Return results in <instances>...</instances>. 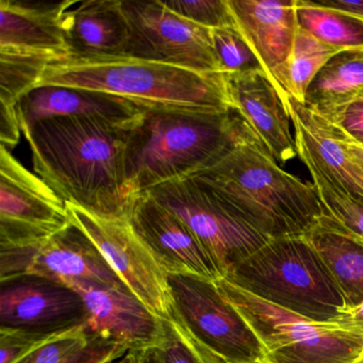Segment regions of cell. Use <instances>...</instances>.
Returning <instances> with one entry per match:
<instances>
[{
    "label": "cell",
    "mask_w": 363,
    "mask_h": 363,
    "mask_svg": "<svg viewBox=\"0 0 363 363\" xmlns=\"http://www.w3.org/2000/svg\"><path fill=\"white\" fill-rule=\"evenodd\" d=\"M129 129L97 118L59 116L22 133L33 172L65 203L107 218H126L138 196L127 182Z\"/></svg>",
    "instance_id": "obj_1"
},
{
    "label": "cell",
    "mask_w": 363,
    "mask_h": 363,
    "mask_svg": "<svg viewBox=\"0 0 363 363\" xmlns=\"http://www.w3.org/2000/svg\"><path fill=\"white\" fill-rule=\"evenodd\" d=\"M261 142L235 108L145 109L127 137L126 175L135 195L216 164L242 144Z\"/></svg>",
    "instance_id": "obj_2"
},
{
    "label": "cell",
    "mask_w": 363,
    "mask_h": 363,
    "mask_svg": "<svg viewBox=\"0 0 363 363\" xmlns=\"http://www.w3.org/2000/svg\"><path fill=\"white\" fill-rule=\"evenodd\" d=\"M96 91L144 109L220 111L235 108L225 74H203L129 56L57 59L39 86Z\"/></svg>",
    "instance_id": "obj_3"
},
{
    "label": "cell",
    "mask_w": 363,
    "mask_h": 363,
    "mask_svg": "<svg viewBox=\"0 0 363 363\" xmlns=\"http://www.w3.org/2000/svg\"><path fill=\"white\" fill-rule=\"evenodd\" d=\"M193 176L271 239L305 235L327 214L313 184L284 171L260 141L238 146Z\"/></svg>",
    "instance_id": "obj_4"
},
{
    "label": "cell",
    "mask_w": 363,
    "mask_h": 363,
    "mask_svg": "<svg viewBox=\"0 0 363 363\" xmlns=\"http://www.w3.org/2000/svg\"><path fill=\"white\" fill-rule=\"evenodd\" d=\"M224 279L315 322H335L347 309L341 289L305 235L269 239Z\"/></svg>",
    "instance_id": "obj_5"
},
{
    "label": "cell",
    "mask_w": 363,
    "mask_h": 363,
    "mask_svg": "<svg viewBox=\"0 0 363 363\" xmlns=\"http://www.w3.org/2000/svg\"><path fill=\"white\" fill-rule=\"evenodd\" d=\"M216 284L254 331L269 363H350L363 352V337L335 322L303 318L224 278Z\"/></svg>",
    "instance_id": "obj_6"
},
{
    "label": "cell",
    "mask_w": 363,
    "mask_h": 363,
    "mask_svg": "<svg viewBox=\"0 0 363 363\" xmlns=\"http://www.w3.org/2000/svg\"><path fill=\"white\" fill-rule=\"evenodd\" d=\"M147 193L186 223L220 279L271 239L196 176L167 182Z\"/></svg>",
    "instance_id": "obj_7"
},
{
    "label": "cell",
    "mask_w": 363,
    "mask_h": 363,
    "mask_svg": "<svg viewBox=\"0 0 363 363\" xmlns=\"http://www.w3.org/2000/svg\"><path fill=\"white\" fill-rule=\"evenodd\" d=\"M172 314L203 346L226 363L265 359L262 344L216 282L169 274Z\"/></svg>",
    "instance_id": "obj_8"
},
{
    "label": "cell",
    "mask_w": 363,
    "mask_h": 363,
    "mask_svg": "<svg viewBox=\"0 0 363 363\" xmlns=\"http://www.w3.org/2000/svg\"><path fill=\"white\" fill-rule=\"evenodd\" d=\"M129 26L124 56L184 67L203 74H224L214 52L212 31L178 16L162 1L122 0Z\"/></svg>",
    "instance_id": "obj_9"
},
{
    "label": "cell",
    "mask_w": 363,
    "mask_h": 363,
    "mask_svg": "<svg viewBox=\"0 0 363 363\" xmlns=\"http://www.w3.org/2000/svg\"><path fill=\"white\" fill-rule=\"evenodd\" d=\"M72 222L96 246L121 281L157 315L173 311L169 274L126 218L99 216L67 203Z\"/></svg>",
    "instance_id": "obj_10"
},
{
    "label": "cell",
    "mask_w": 363,
    "mask_h": 363,
    "mask_svg": "<svg viewBox=\"0 0 363 363\" xmlns=\"http://www.w3.org/2000/svg\"><path fill=\"white\" fill-rule=\"evenodd\" d=\"M39 276L69 286L72 282L124 284L90 238L73 222L46 239L0 246V280Z\"/></svg>",
    "instance_id": "obj_11"
},
{
    "label": "cell",
    "mask_w": 363,
    "mask_h": 363,
    "mask_svg": "<svg viewBox=\"0 0 363 363\" xmlns=\"http://www.w3.org/2000/svg\"><path fill=\"white\" fill-rule=\"evenodd\" d=\"M71 223L67 205L10 150L0 148V246L46 239Z\"/></svg>",
    "instance_id": "obj_12"
},
{
    "label": "cell",
    "mask_w": 363,
    "mask_h": 363,
    "mask_svg": "<svg viewBox=\"0 0 363 363\" xmlns=\"http://www.w3.org/2000/svg\"><path fill=\"white\" fill-rule=\"evenodd\" d=\"M0 284V328L48 335L86 324L82 296L65 284L33 275Z\"/></svg>",
    "instance_id": "obj_13"
},
{
    "label": "cell",
    "mask_w": 363,
    "mask_h": 363,
    "mask_svg": "<svg viewBox=\"0 0 363 363\" xmlns=\"http://www.w3.org/2000/svg\"><path fill=\"white\" fill-rule=\"evenodd\" d=\"M69 288L86 306V331L93 337L116 342L130 352L147 350L163 333V318L157 315L125 284L72 282Z\"/></svg>",
    "instance_id": "obj_14"
},
{
    "label": "cell",
    "mask_w": 363,
    "mask_h": 363,
    "mask_svg": "<svg viewBox=\"0 0 363 363\" xmlns=\"http://www.w3.org/2000/svg\"><path fill=\"white\" fill-rule=\"evenodd\" d=\"M129 218L167 274L197 276L213 282L220 279L186 223L147 192L135 197Z\"/></svg>",
    "instance_id": "obj_15"
},
{
    "label": "cell",
    "mask_w": 363,
    "mask_h": 363,
    "mask_svg": "<svg viewBox=\"0 0 363 363\" xmlns=\"http://www.w3.org/2000/svg\"><path fill=\"white\" fill-rule=\"evenodd\" d=\"M297 0H228L235 27L286 97V67L298 29Z\"/></svg>",
    "instance_id": "obj_16"
},
{
    "label": "cell",
    "mask_w": 363,
    "mask_h": 363,
    "mask_svg": "<svg viewBox=\"0 0 363 363\" xmlns=\"http://www.w3.org/2000/svg\"><path fill=\"white\" fill-rule=\"evenodd\" d=\"M233 107L239 110L276 161L298 156L291 118L279 91L264 72L225 74Z\"/></svg>",
    "instance_id": "obj_17"
},
{
    "label": "cell",
    "mask_w": 363,
    "mask_h": 363,
    "mask_svg": "<svg viewBox=\"0 0 363 363\" xmlns=\"http://www.w3.org/2000/svg\"><path fill=\"white\" fill-rule=\"evenodd\" d=\"M16 110L21 130L40 121L59 116H84L131 127L145 111L122 97L58 86H38L18 104Z\"/></svg>",
    "instance_id": "obj_18"
},
{
    "label": "cell",
    "mask_w": 363,
    "mask_h": 363,
    "mask_svg": "<svg viewBox=\"0 0 363 363\" xmlns=\"http://www.w3.org/2000/svg\"><path fill=\"white\" fill-rule=\"evenodd\" d=\"M284 103L294 126L301 162L318 169L340 190L363 197V169L333 137L329 123L290 95H286Z\"/></svg>",
    "instance_id": "obj_19"
},
{
    "label": "cell",
    "mask_w": 363,
    "mask_h": 363,
    "mask_svg": "<svg viewBox=\"0 0 363 363\" xmlns=\"http://www.w3.org/2000/svg\"><path fill=\"white\" fill-rule=\"evenodd\" d=\"M62 26L67 56H124L126 52L129 26L122 0L77 1L63 14Z\"/></svg>",
    "instance_id": "obj_20"
},
{
    "label": "cell",
    "mask_w": 363,
    "mask_h": 363,
    "mask_svg": "<svg viewBox=\"0 0 363 363\" xmlns=\"http://www.w3.org/2000/svg\"><path fill=\"white\" fill-rule=\"evenodd\" d=\"M77 1L59 3L0 0V48L69 55L63 14Z\"/></svg>",
    "instance_id": "obj_21"
},
{
    "label": "cell",
    "mask_w": 363,
    "mask_h": 363,
    "mask_svg": "<svg viewBox=\"0 0 363 363\" xmlns=\"http://www.w3.org/2000/svg\"><path fill=\"white\" fill-rule=\"evenodd\" d=\"M337 281L347 308L363 301V239L325 214L305 235Z\"/></svg>",
    "instance_id": "obj_22"
},
{
    "label": "cell",
    "mask_w": 363,
    "mask_h": 363,
    "mask_svg": "<svg viewBox=\"0 0 363 363\" xmlns=\"http://www.w3.org/2000/svg\"><path fill=\"white\" fill-rule=\"evenodd\" d=\"M363 90V58L358 52L333 57L314 78L306 94V107L330 121L356 101Z\"/></svg>",
    "instance_id": "obj_23"
},
{
    "label": "cell",
    "mask_w": 363,
    "mask_h": 363,
    "mask_svg": "<svg viewBox=\"0 0 363 363\" xmlns=\"http://www.w3.org/2000/svg\"><path fill=\"white\" fill-rule=\"evenodd\" d=\"M296 14L298 26L323 43L343 52L363 50V20L307 0H297Z\"/></svg>",
    "instance_id": "obj_24"
},
{
    "label": "cell",
    "mask_w": 363,
    "mask_h": 363,
    "mask_svg": "<svg viewBox=\"0 0 363 363\" xmlns=\"http://www.w3.org/2000/svg\"><path fill=\"white\" fill-rule=\"evenodd\" d=\"M52 52L0 48V105L16 107L39 86L50 65L57 59Z\"/></svg>",
    "instance_id": "obj_25"
},
{
    "label": "cell",
    "mask_w": 363,
    "mask_h": 363,
    "mask_svg": "<svg viewBox=\"0 0 363 363\" xmlns=\"http://www.w3.org/2000/svg\"><path fill=\"white\" fill-rule=\"evenodd\" d=\"M341 50L323 43L298 26L286 67V93L305 104L310 84Z\"/></svg>",
    "instance_id": "obj_26"
},
{
    "label": "cell",
    "mask_w": 363,
    "mask_h": 363,
    "mask_svg": "<svg viewBox=\"0 0 363 363\" xmlns=\"http://www.w3.org/2000/svg\"><path fill=\"white\" fill-rule=\"evenodd\" d=\"M145 354L147 363H226L197 341L173 314L163 318L162 335Z\"/></svg>",
    "instance_id": "obj_27"
},
{
    "label": "cell",
    "mask_w": 363,
    "mask_h": 363,
    "mask_svg": "<svg viewBox=\"0 0 363 363\" xmlns=\"http://www.w3.org/2000/svg\"><path fill=\"white\" fill-rule=\"evenodd\" d=\"M325 211L344 228L363 239V197L340 190L318 169L307 167Z\"/></svg>",
    "instance_id": "obj_28"
},
{
    "label": "cell",
    "mask_w": 363,
    "mask_h": 363,
    "mask_svg": "<svg viewBox=\"0 0 363 363\" xmlns=\"http://www.w3.org/2000/svg\"><path fill=\"white\" fill-rule=\"evenodd\" d=\"M93 340L84 326L57 331L43 337L18 363H73L88 350Z\"/></svg>",
    "instance_id": "obj_29"
},
{
    "label": "cell",
    "mask_w": 363,
    "mask_h": 363,
    "mask_svg": "<svg viewBox=\"0 0 363 363\" xmlns=\"http://www.w3.org/2000/svg\"><path fill=\"white\" fill-rule=\"evenodd\" d=\"M212 43L224 74L264 72L258 57L237 27L213 29Z\"/></svg>",
    "instance_id": "obj_30"
},
{
    "label": "cell",
    "mask_w": 363,
    "mask_h": 363,
    "mask_svg": "<svg viewBox=\"0 0 363 363\" xmlns=\"http://www.w3.org/2000/svg\"><path fill=\"white\" fill-rule=\"evenodd\" d=\"M162 3L178 16L210 30L235 26L228 0H167Z\"/></svg>",
    "instance_id": "obj_31"
},
{
    "label": "cell",
    "mask_w": 363,
    "mask_h": 363,
    "mask_svg": "<svg viewBox=\"0 0 363 363\" xmlns=\"http://www.w3.org/2000/svg\"><path fill=\"white\" fill-rule=\"evenodd\" d=\"M46 335L0 328V363L20 362Z\"/></svg>",
    "instance_id": "obj_32"
},
{
    "label": "cell",
    "mask_w": 363,
    "mask_h": 363,
    "mask_svg": "<svg viewBox=\"0 0 363 363\" xmlns=\"http://www.w3.org/2000/svg\"><path fill=\"white\" fill-rule=\"evenodd\" d=\"M129 352L122 344L94 337L88 350L73 363H126Z\"/></svg>",
    "instance_id": "obj_33"
},
{
    "label": "cell",
    "mask_w": 363,
    "mask_h": 363,
    "mask_svg": "<svg viewBox=\"0 0 363 363\" xmlns=\"http://www.w3.org/2000/svg\"><path fill=\"white\" fill-rule=\"evenodd\" d=\"M328 122L337 125L354 139L363 141V101H352Z\"/></svg>",
    "instance_id": "obj_34"
},
{
    "label": "cell",
    "mask_w": 363,
    "mask_h": 363,
    "mask_svg": "<svg viewBox=\"0 0 363 363\" xmlns=\"http://www.w3.org/2000/svg\"><path fill=\"white\" fill-rule=\"evenodd\" d=\"M21 130L16 107L0 105V140L1 145L10 148L16 147L20 143Z\"/></svg>",
    "instance_id": "obj_35"
},
{
    "label": "cell",
    "mask_w": 363,
    "mask_h": 363,
    "mask_svg": "<svg viewBox=\"0 0 363 363\" xmlns=\"http://www.w3.org/2000/svg\"><path fill=\"white\" fill-rule=\"evenodd\" d=\"M328 123L330 125L331 133H333V137L341 144L346 154L363 169V143L350 137L347 133H344L337 125L333 124L330 122Z\"/></svg>",
    "instance_id": "obj_36"
},
{
    "label": "cell",
    "mask_w": 363,
    "mask_h": 363,
    "mask_svg": "<svg viewBox=\"0 0 363 363\" xmlns=\"http://www.w3.org/2000/svg\"><path fill=\"white\" fill-rule=\"evenodd\" d=\"M335 322L343 328L363 337V301L356 307L344 310L343 314Z\"/></svg>",
    "instance_id": "obj_37"
},
{
    "label": "cell",
    "mask_w": 363,
    "mask_h": 363,
    "mask_svg": "<svg viewBox=\"0 0 363 363\" xmlns=\"http://www.w3.org/2000/svg\"><path fill=\"white\" fill-rule=\"evenodd\" d=\"M318 5L330 9L337 10L344 13L350 14L356 18L363 20V0L361 1H350V0H324V1H316Z\"/></svg>",
    "instance_id": "obj_38"
},
{
    "label": "cell",
    "mask_w": 363,
    "mask_h": 363,
    "mask_svg": "<svg viewBox=\"0 0 363 363\" xmlns=\"http://www.w3.org/2000/svg\"><path fill=\"white\" fill-rule=\"evenodd\" d=\"M126 363H147L145 350L142 352H129L127 354Z\"/></svg>",
    "instance_id": "obj_39"
},
{
    "label": "cell",
    "mask_w": 363,
    "mask_h": 363,
    "mask_svg": "<svg viewBox=\"0 0 363 363\" xmlns=\"http://www.w3.org/2000/svg\"><path fill=\"white\" fill-rule=\"evenodd\" d=\"M350 363H363V352L358 357V358L354 359V360L352 361Z\"/></svg>",
    "instance_id": "obj_40"
},
{
    "label": "cell",
    "mask_w": 363,
    "mask_h": 363,
    "mask_svg": "<svg viewBox=\"0 0 363 363\" xmlns=\"http://www.w3.org/2000/svg\"><path fill=\"white\" fill-rule=\"evenodd\" d=\"M356 101H363V90L359 93L358 96H357Z\"/></svg>",
    "instance_id": "obj_41"
},
{
    "label": "cell",
    "mask_w": 363,
    "mask_h": 363,
    "mask_svg": "<svg viewBox=\"0 0 363 363\" xmlns=\"http://www.w3.org/2000/svg\"><path fill=\"white\" fill-rule=\"evenodd\" d=\"M254 363H269V361L267 360V359H263V360L257 361V362Z\"/></svg>",
    "instance_id": "obj_42"
},
{
    "label": "cell",
    "mask_w": 363,
    "mask_h": 363,
    "mask_svg": "<svg viewBox=\"0 0 363 363\" xmlns=\"http://www.w3.org/2000/svg\"><path fill=\"white\" fill-rule=\"evenodd\" d=\"M359 55H360L361 57L363 58V50H360V52H358Z\"/></svg>",
    "instance_id": "obj_43"
},
{
    "label": "cell",
    "mask_w": 363,
    "mask_h": 363,
    "mask_svg": "<svg viewBox=\"0 0 363 363\" xmlns=\"http://www.w3.org/2000/svg\"><path fill=\"white\" fill-rule=\"evenodd\" d=\"M360 142H361V143H363V141H360Z\"/></svg>",
    "instance_id": "obj_44"
}]
</instances>
